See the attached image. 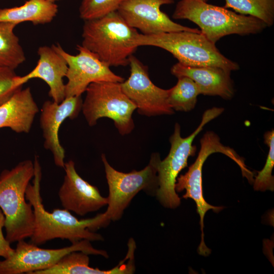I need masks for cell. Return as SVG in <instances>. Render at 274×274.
<instances>
[{
  "mask_svg": "<svg viewBox=\"0 0 274 274\" xmlns=\"http://www.w3.org/2000/svg\"><path fill=\"white\" fill-rule=\"evenodd\" d=\"M14 70L9 67H0V105L25 83L22 77L18 76Z\"/></svg>",
  "mask_w": 274,
  "mask_h": 274,
  "instance_id": "cell-26",
  "label": "cell"
},
{
  "mask_svg": "<svg viewBox=\"0 0 274 274\" xmlns=\"http://www.w3.org/2000/svg\"><path fill=\"white\" fill-rule=\"evenodd\" d=\"M123 0H82L79 15L85 20L94 19L117 11Z\"/></svg>",
  "mask_w": 274,
  "mask_h": 274,
  "instance_id": "cell-25",
  "label": "cell"
},
{
  "mask_svg": "<svg viewBox=\"0 0 274 274\" xmlns=\"http://www.w3.org/2000/svg\"><path fill=\"white\" fill-rule=\"evenodd\" d=\"M14 254L0 261V274H32L51 267L61 258L74 251L109 257L105 250L95 249L90 241L83 239L59 249H42L23 240L17 242Z\"/></svg>",
  "mask_w": 274,
  "mask_h": 274,
  "instance_id": "cell-10",
  "label": "cell"
},
{
  "mask_svg": "<svg viewBox=\"0 0 274 274\" xmlns=\"http://www.w3.org/2000/svg\"><path fill=\"white\" fill-rule=\"evenodd\" d=\"M121 83L97 82L86 90L82 111L90 126L96 124L101 118L112 120L119 133H130L134 128L132 114L135 105L123 91Z\"/></svg>",
  "mask_w": 274,
  "mask_h": 274,
  "instance_id": "cell-8",
  "label": "cell"
},
{
  "mask_svg": "<svg viewBox=\"0 0 274 274\" xmlns=\"http://www.w3.org/2000/svg\"><path fill=\"white\" fill-rule=\"evenodd\" d=\"M129 64L130 76L120 85L138 113L148 117L174 114L168 102L169 89L155 85L149 76L147 67L133 55L129 57Z\"/></svg>",
  "mask_w": 274,
  "mask_h": 274,
  "instance_id": "cell-12",
  "label": "cell"
},
{
  "mask_svg": "<svg viewBox=\"0 0 274 274\" xmlns=\"http://www.w3.org/2000/svg\"><path fill=\"white\" fill-rule=\"evenodd\" d=\"M135 248H128L129 257H126L115 267L100 270L89 266L88 254L82 251H74L61 258L55 265L48 269L32 274H130L135 271L134 254Z\"/></svg>",
  "mask_w": 274,
  "mask_h": 274,
  "instance_id": "cell-19",
  "label": "cell"
},
{
  "mask_svg": "<svg viewBox=\"0 0 274 274\" xmlns=\"http://www.w3.org/2000/svg\"><path fill=\"white\" fill-rule=\"evenodd\" d=\"M200 1L204 2H207L209 0H200Z\"/></svg>",
  "mask_w": 274,
  "mask_h": 274,
  "instance_id": "cell-29",
  "label": "cell"
},
{
  "mask_svg": "<svg viewBox=\"0 0 274 274\" xmlns=\"http://www.w3.org/2000/svg\"><path fill=\"white\" fill-rule=\"evenodd\" d=\"M224 8L251 16L271 26L274 22V0H225Z\"/></svg>",
  "mask_w": 274,
  "mask_h": 274,
  "instance_id": "cell-23",
  "label": "cell"
},
{
  "mask_svg": "<svg viewBox=\"0 0 274 274\" xmlns=\"http://www.w3.org/2000/svg\"><path fill=\"white\" fill-rule=\"evenodd\" d=\"M64 169L65 174L58 193L64 209L83 216L107 204V197L102 196L96 186L79 176L73 160L65 162Z\"/></svg>",
  "mask_w": 274,
  "mask_h": 274,
  "instance_id": "cell-15",
  "label": "cell"
},
{
  "mask_svg": "<svg viewBox=\"0 0 274 274\" xmlns=\"http://www.w3.org/2000/svg\"><path fill=\"white\" fill-rule=\"evenodd\" d=\"M139 33L115 11L84 21L81 45L110 67L124 66L138 48L135 40Z\"/></svg>",
  "mask_w": 274,
  "mask_h": 274,
  "instance_id": "cell-3",
  "label": "cell"
},
{
  "mask_svg": "<svg viewBox=\"0 0 274 274\" xmlns=\"http://www.w3.org/2000/svg\"><path fill=\"white\" fill-rule=\"evenodd\" d=\"M39 110L29 87L17 90L0 105V128L28 133Z\"/></svg>",
  "mask_w": 274,
  "mask_h": 274,
  "instance_id": "cell-18",
  "label": "cell"
},
{
  "mask_svg": "<svg viewBox=\"0 0 274 274\" xmlns=\"http://www.w3.org/2000/svg\"><path fill=\"white\" fill-rule=\"evenodd\" d=\"M101 157L109 188L108 206L106 211L102 213V227H105L111 221L121 218L124 210L140 191L154 192L155 195L158 184L156 169L151 158L143 169L125 173L114 168L104 154Z\"/></svg>",
  "mask_w": 274,
  "mask_h": 274,
  "instance_id": "cell-9",
  "label": "cell"
},
{
  "mask_svg": "<svg viewBox=\"0 0 274 274\" xmlns=\"http://www.w3.org/2000/svg\"><path fill=\"white\" fill-rule=\"evenodd\" d=\"M223 108L213 107L206 110L201 122L189 136L183 138L179 123L175 125L174 132L169 138L170 148L167 156L160 160L158 153L153 154V160L157 172L158 188L155 195L160 203L165 208L175 209L181 203V198L175 190V184L180 172L187 166L188 159L193 156L196 147L193 142L204 126L224 112Z\"/></svg>",
  "mask_w": 274,
  "mask_h": 274,
  "instance_id": "cell-5",
  "label": "cell"
},
{
  "mask_svg": "<svg viewBox=\"0 0 274 274\" xmlns=\"http://www.w3.org/2000/svg\"><path fill=\"white\" fill-rule=\"evenodd\" d=\"M135 44L159 47L170 53L178 62L191 66H215L231 72L239 68L226 58L201 33L187 31L163 32L151 35L139 33Z\"/></svg>",
  "mask_w": 274,
  "mask_h": 274,
  "instance_id": "cell-6",
  "label": "cell"
},
{
  "mask_svg": "<svg viewBox=\"0 0 274 274\" xmlns=\"http://www.w3.org/2000/svg\"><path fill=\"white\" fill-rule=\"evenodd\" d=\"M5 217L0 209V257L6 259L14 254L15 249L11 247V243L4 235L3 228L5 227Z\"/></svg>",
  "mask_w": 274,
  "mask_h": 274,
  "instance_id": "cell-27",
  "label": "cell"
},
{
  "mask_svg": "<svg viewBox=\"0 0 274 274\" xmlns=\"http://www.w3.org/2000/svg\"><path fill=\"white\" fill-rule=\"evenodd\" d=\"M33 175L30 160L0 174V209L5 217L6 237L11 244L30 237L33 233L35 215L31 204L26 201L25 192Z\"/></svg>",
  "mask_w": 274,
  "mask_h": 274,
  "instance_id": "cell-2",
  "label": "cell"
},
{
  "mask_svg": "<svg viewBox=\"0 0 274 274\" xmlns=\"http://www.w3.org/2000/svg\"><path fill=\"white\" fill-rule=\"evenodd\" d=\"M172 74L177 78L186 77L197 85L200 94L218 96L231 99L234 93L230 72L215 66H191L179 62L170 69Z\"/></svg>",
  "mask_w": 274,
  "mask_h": 274,
  "instance_id": "cell-16",
  "label": "cell"
},
{
  "mask_svg": "<svg viewBox=\"0 0 274 274\" xmlns=\"http://www.w3.org/2000/svg\"><path fill=\"white\" fill-rule=\"evenodd\" d=\"M174 3V0H123L117 11L130 26L145 35L180 31L201 33L197 28L175 22L161 10L162 5Z\"/></svg>",
  "mask_w": 274,
  "mask_h": 274,
  "instance_id": "cell-13",
  "label": "cell"
},
{
  "mask_svg": "<svg viewBox=\"0 0 274 274\" xmlns=\"http://www.w3.org/2000/svg\"><path fill=\"white\" fill-rule=\"evenodd\" d=\"M66 61L68 68L65 76V97L81 96L88 86L97 82L122 83L124 79L113 73L110 66L95 54L82 45H77L78 53L72 55L57 43L51 46Z\"/></svg>",
  "mask_w": 274,
  "mask_h": 274,
  "instance_id": "cell-11",
  "label": "cell"
},
{
  "mask_svg": "<svg viewBox=\"0 0 274 274\" xmlns=\"http://www.w3.org/2000/svg\"><path fill=\"white\" fill-rule=\"evenodd\" d=\"M200 144V150L194 162L189 167L185 174L181 175L177 178L175 190L178 192L185 190L186 192L183 198L192 199L196 203L197 212L200 217L201 231V242L198 252L200 255L206 256L210 254L211 250L206 246L204 242L203 220L205 214L209 210H213L214 212L218 213L223 209V207L210 204L203 197L202 183L203 165L210 155L220 153L235 162L242 173L247 171L248 168L243 158L233 149L222 144L219 136L214 132H206L201 138Z\"/></svg>",
  "mask_w": 274,
  "mask_h": 274,
  "instance_id": "cell-7",
  "label": "cell"
},
{
  "mask_svg": "<svg viewBox=\"0 0 274 274\" xmlns=\"http://www.w3.org/2000/svg\"><path fill=\"white\" fill-rule=\"evenodd\" d=\"M81 96L65 97L60 103L53 100L45 101L42 107L40 126L44 139V147L53 155L55 165L64 168L65 151L59 139V130L67 118H76L82 110Z\"/></svg>",
  "mask_w": 274,
  "mask_h": 274,
  "instance_id": "cell-14",
  "label": "cell"
},
{
  "mask_svg": "<svg viewBox=\"0 0 274 274\" xmlns=\"http://www.w3.org/2000/svg\"><path fill=\"white\" fill-rule=\"evenodd\" d=\"M58 12V6L44 0H28L22 5L0 9V22L17 25L31 22L34 25L51 22Z\"/></svg>",
  "mask_w": 274,
  "mask_h": 274,
  "instance_id": "cell-20",
  "label": "cell"
},
{
  "mask_svg": "<svg viewBox=\"0 0 274 274\" xmlns=\"http://www.w3.org/2000/svg\"><path fill=\"white\" fill-rule=\"evenodd\" d=\"M38 54L39 58L37 65L22 78L25 83L33 78L43 80L49 87V95L52 100L60 103L65 98L63 79L67 71V63L52 46L40 47Z\"/></svg>",
  "mask_w": 274,
  "mask_h": 274,
  "instance_id": "cell-17",
  "label": "cell"
},
{
  "mask_svg": "<svg viewBox=\"0 0 274 274\" xmlns=\"http://www.w3.org/2000/svg\"><path fill=\"white\" fill-rule=\"evenodd\" d=\"M177 84L169 89L168 97L169 105L174 111L189 112L196 104L197 98L200 94L196 84L186 77L178 78Z\"/></svg>",
  "mask_w": 274,
  "mask_h": 274,
  "instance_id": "cell-22",
  "label": "cell"
},
{
  "mask_svg": "<svg viewBox=\"0 0 274 274\" xmlns=\"http://www.w3.org/2000/svg\"><path fill=\"white\" fill-rule=\"evenodd\" d=\"M49 2L55 3V2L60 1V0H44Z\"/></svg>",
  "mask_w": 274,
  "mask_h": 274,
  "instance_id": "cell-28",
  "label": "cell"
},
{
  "mask_svg": "<svg viewBox=\"0 0 274 274\" xmlns=\"http://www.w3.org/2000/svg\"><path fill=\"white\" fill-rule=\"evenodd\" d=\"M17 25L0 22V67L15 70L25 60V53L14 32Z\"/></svg>",
  "mask_w": 274,
  "mask_h": 274,
  "instance_id": "cell-21",
  "label": "cell"
},
{
  "mask_svg": "<svg viewBox=\"0 0 274 274\" xmlns=\"http://www.w3.org/2000/svg\"><path fill=\"white\" fill-rule=\"evenodd\" d=\"M33 166L32 184H28L25 192L26 200L31 204L35 215L31 243L39 246L55 238L67 239L72 244L83 239L103 241L101 235L94 232L102 227V213L92 218L79 220L65 209H54L52 212L45 210L40 193L42 168L37 155Z\"/></svg>",
  "mask_w": 274,
  "mask_h": 274,
  "instance_id": "cell-1",
  "label": "cell"
},
{
  "mask_svg": "<svg viewBox=\"0 0 274 274\" xmlns=\"http://www.w3.org/2000/svg\"><path fill=\"white\" fill-rule=\"evenodd\" d=\"M173 18L187 19L195 23L200 30L214 44L230 35L257 34L267 27L261 20L237 14L227 8L200 0H180L176 5Z\"/></svg>",
  "mask_w": 274,
  "mask_h": 274,
  "instance_id": "cell-4",
  "label": "cell"
},
{
  "mask_svg": "<svg viewBox=\"0 0 274 274\" xmlns=\"http://www.w3.org/2000/svg\"><path fill=\"white\" fill-rule=\"evenodd\" d=\"M264 142L269 148L265 165L253 181L254 189L256 191L274 190V178L272 171L274 166V130L265 132Z\"/></svg>",
  "mask_w": 274,
  "mask_h": 274,
  "instance_id": "cell-24",
  "label": "cell"
}]
</instances>
